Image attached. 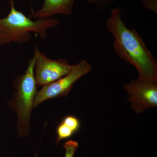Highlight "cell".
<instances>
[{"label":"cell","instance_id":"cell-7","mask_svg":"<svg viewBox=\"0 0 157 157\" xmlns=\"http://www.w3.org/2000/svg\"><path fill=\"white\" fill-rule=\"evenodd\" d=\"M76 0H44L42 8L34 11L32 10L29 17L30 18L44 19L50 18L56 14L70 15Z\"/></svg>","mask_w":157,"mask_h":157},{"label":"cell","instance_id":"cell-6","mask_svg":"<svg viewBox=\"0 0 157 157\" xmlns=\"http://www.w3.org/2000/svg\"><path fill=\"white\" fill-rule=\"evenodd\" d=\"M123 88L129 94L128 101L136 113L157 107V82L137 78L124 85Z\"/></svg>","mask_w":157,"mask_h":157},{"label":"cell","instance_id":"cell-5","mask_svg":"<svg viewBox=\"0 0 157 157\" xmlns=\"http://www.w3.org/2000/svg\"><path fill=\"white\" fill-rule=\"evenodd\" d=\"M34 74L37 86H43L52 83L67 75L73 65L67 59H60L53 60L48 58L36 46Z\"/></svg>","mask_w":157,"mask_h":157},{"label":"cell","instance_id":"cell-4","mask_svg":"<svg viewBox=\"0 0 157 157\" xmlns=\"http://www.w3.org/2000/svg\"><path fill=\"white\" fill-rule=\"evenodd\" d=\"M92 66L85 60H81L72 68L65 76L47 85L42 86L38 91L34 102V107L45 101L66 97L79 78L91 71Z\"/></svg>","mask_w":157,"mask_h":157},{"label":"cell","instance_id":"cell-11","mask_svg":"<svg viewBox=\"0 0 157 157\" xmlns=\"http://www.w3.org/2000/svg\"><path fill=\"white\" fill-rule=\"evenodd\" d=\"M113 0H96L95 5L100 10H103Z\"/></svg>","mask_w":157,"mask_h":157},{"label":"cell","instance_id":"cell-12","mask_svg":"<svg viewBox=\"0 0 157 157\" xmlns=\"http://www.w3.org/2000/svg\"><path fill=\"white\" fill-rule=\"evenodd\" d=\"M89 4H93L95 2V0H86Z\"/></svg>","mask_w":157,"mask_h":157},{"label":"cell","instance_id":"cell-2","mask_svg":"<svg viewBox=\"0 0 157 157\" xmlns=\"http://www.w3.org/2000/svg\"><path fill=\"white\" fill-rule=\"evenodd\" d=\"M10 11L6 17L0 18V46L11 42H28L31 39V33L38 34L46 40L47 31L59 25L58 18H47L32 20L22 12L16 9L13 0H9Z\"/></svg>","mask_w":157,"mask_h":157},{"label":"cell","instance_id":"cell-1","mask_svg":"<svg viewBox=\"0 0 157 157\" xmlns=\"http://www.w3.org/2000/svg\"><path fill=\"white\" fill-rule=\"evenodd\" d=\"M114 38L113 49L122 59L135 67L138 78L157 82V62L137 31L128 28L120 7L111 9L106 22Z\"/></svg>","mask_w":157,"mask_h":157},{"label":"cell","instance_id":"cell-8","mask_svg":"<svg viewBox=\"0 0 157 157\" xmlns=\"http://www.w3.org/2000/svg\"><path fill=\"white\" fill-rule=\"evenodd\" d=\"M80 128V121L76 117L71 115L65 117L56 128V144L62 140L72 137Z\"/></svg>","mask_w":157,"mask_h":157},{"label":"cell","instance_id":"cell-10","mask_svg":"<svg viewBox=\"0 0 157 157\" xmlns=\"http://www.w3.org/2000/svg\"><path fill=\"white\" fill-rule=\"evenodd\" d=\"M144 6L146 9H150L157 13V0H142Z\"/></svg>","mask_w":157,"mask_h":157},{"label":"cell","instance_id":"cell-9","mask_svg":"<svg viewBox=\"0 0 157 157\" xmlns=\"http://www.w3.org/2000/svg\"><path fill=\"white\" fill-rule=\"evenodd\" d=\"M78 147V142L73 140H69L64 144L65 150L64 157H74L76 150Z\"/></svg>","mask_w":157,"mask_h":157},{"label":"cell","instance_id":"cell-3","mask_svg":"<svg viewBox=\"0 0 157 157\" xmlns=\"http://www.w3.org/2000/svg\"><path fill=\"white\" fill-rule=\"evenodd\" d=\"M35 57L29 61L25 73L14 79L15 92L8 105L17 114V131L20 137H27L30 129L31 113L34 108V102L38 90L35 78Z\"/></svg>","mask_w":157,"mask_h":157}]
</instances>
